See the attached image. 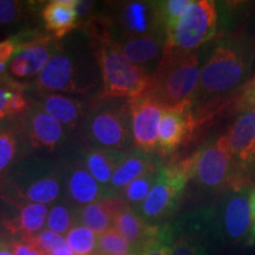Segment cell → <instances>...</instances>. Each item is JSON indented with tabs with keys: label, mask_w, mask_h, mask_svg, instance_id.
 I'll use <instances>...</instances> for the list:
<instances>
[{
	"label": "cell",
	"mask_w": 255,
	"mask_h": 255,
	"mask_svg": "<svg viewBox=\"0 0 255 255\" xmlns=\"http://www.w3.org/2000/svg\"><path fill=\"white\" fill-rule=\"evenodd\" d=\"M254 59L253 40L232 37L220 43L201 68L191 109L225 100L237 92L250 79Z\"/></svg>",
	"instance_id": "obj_1"
},
{
	"label": "cell",
	"mask_w": 255,
	"mask_h": 255,
	"mask_svg": "<svg viewBox=\"0 0 255 255\" xmlns=\"http://www.w3.org/2000/svg\"><path fill=\"white\" fill-rule=\"evenodd\" d=\"M73 215L68 207L64 205H56L49 212L46 226L50 231L57 234H68L71 226H73Z\"/></svg>",
	"instance_id": "obj_34"
},
{
	"label": "cell",
	"mask_w": 255,
	"mask_h": 255,
	"mask_svg": "<svg viewBox=\"0 0 255 255\" xmlns=\"http://www.w3.org/2000/svg\"><path fill=\"white\" fill-rule=\"evenodd\" d=\"M250 203H251V210H252V218H253V220H255V187L251 190Z\"/></svg>",
	"instance_id": "obj_40"
},
{
	"label": "cell",
	"mask_w": 255,
	"mask_h": 255,
	"mask_svg": "<svg viewBox=\"0 0 255 255\" xmlns=\"http://www.w3.org/2000/svg\"><path fill=\"white\" fill-rule=\"evenodd\" d=\"M39 104L41 110L69 129L77 127L84 114V105L81 102L58 94L43 96Z\"/></svg>",
	"instance_id": "obj_25"
},
{
	"label": "cell",
	"mask_w": 255,
	"mask_h": 255,
	"mask_svg": "<svg viewBox=\"0 0 255 255\" xmlns=\"http://www.w3.org/2000/svg\"><path fill=\"white\" fill-rule=\"evenodd\" d=\"M19 51L12 59L9 70L17 78H27L39 75L41 70L59 49L52 34L41 32H23L17 36Z\"/></svg>",
	"instance_id": "obj_11"
},
{
	"label": "cell",
	"mask_w": 255,
	"mask_h": 255,
	"mask_svg": "<svg viewBox=\"0 0 255 255\" xmlns=\"http://www.w3.org/2000/svg\"><path fill=\"white\" fill-rule=\"evenodd\" d=\"M174 240V232L169 226H161L158 234L143 248V255H169Z\"/></svg>",
	"instance_id": "obj_35"
},
{
	"label": "cell",
	"mask_w": 255,
	"mask_h": 255,
	"mask_svg": "<svg viewBox=\"0 0 255 255\" xmlns=\"http://www.w3.org/2000/svg\"><path fill=\"white\" fill-rule=\"evenodd\" d=\"M193 0H167L157 1L158 12L165 27V36L176 28L178 21Z\"/></svg>",
	"instance_id": "obj_30"
},
{
	"label": "cell",
	"mask_w": 255,
	"mask_h": 255,
	"mask_svg": "<svg viewBox=\"0 0 255 255\" xmlns=\"http://www.w3.org/2000/svg\"><path fill=\"white\" fill-rule=\"evenodd\" d=\"M9 190L28 203L47 205L62 193L63 173L53 165L40 161H26L8 174Z\"/></svg>",
	"instance_id": "obj_6"
},
{
	"label": "cell",
	"mask_w": 255,
	"mask_h": 255,
	"mask_svg": "<svg viewBox=\"0 0 255 255\" xmlns=\"http://www.w3.org/2000/svg\"><path fill=\"white\" fill-rule=\"evenodd\" d=\"M36 87L41 92L83 94L88 91L90 85L82 81L77 62H73L72 57L64 52L63 47H59L38 75Z\"/></svg>",
	"instance_id": "obj_13"
},
{
	"label": "cell",
	"mask_w": 255,
	"mask_h": 255,
	"mask_svg": "<svg viewBox=\"0 0 255 255\" xmlns=\"http://www.w3.org/2000/svg\"><path fill=\"white\" fill-rule=\"evenodd\" d=\"M113 227L129 242L135 251H143L148 241L158 234L161 226L150 225L131 208H126L115 216Z\"/></svg>",
	"instance_id": "obj_18"
},
{
	"label": "cell",
	"mask_w": 255,
	"mask_h": 255,
	"mask_svg": "<svg viewBox=\"0 0 255 255\" xmlns=\"http://www.w3.org/2000/svg\"><path fill=\"white\" fill-rule=\"evenodd\" d=\"M128 203L121 197H108L85 207H82L76 214V219L83 226L90 228L97 235L103 234L113 228L115 216L126 208Z\"/></svg>",
	"instance_id": "obj_20"
},
{
	"label": "cell",
	"mask_w": 255,
	"mask_h": 255,
	"mask_svg": "<svg viewBox=\"0 0 255 255\" xmlns=\"http://www.w3.org/2000/svg\"><path fill=\"white\" fill-rule=\"evenodd\" d=\"M226 135L239 187L241 189H253L255 186V108L239 114Z\"/></svg>",
	"instance_id": "obj_10"
},
{
	"label": "cell",
	"mask_w": 255,
	"mask_h": 255,
	"mask_svg": "<svg viewBox=\"0 0 255 255\" xmlns=\"http://www.w3.org/2000/svg\"><path fill=\"white\" fill-rule=\"evenodd\" d=\"M169 255H207V248L197 235L184 233L173 242Z\"/></svg>",
	"instance_id": "obj_33"
},
{
	"label": "cell",
	"mask_w": 255,
	"mask_h": 255,
	"mask_svg": "<svg viewBox=\"0 0 255 255\" xmlns=\"http://www.w3.org/2000/svg\"><path fill=\"white\" fill-rule=\"evenodd\" d=\"M195 131L191 108L167 109L162 116L158 130L157 149L168 155L182 145Z\"/></svg>",
	"instance_id": "obj_15"
},
{
	"label": "cell",
	"mask_w": 255,
	"mask_h": 255,
	"mask_svg": "<svg viewBox=\"0 0 255 255\" xmlns=\"http://www.w3.org/2000/svg\"><path fill=\"white\" fill-rule=\"evenodd\" d=\"M52 255H76V254L73 253V252L71 251V248H70L69 246H65V247L59 248V250H57Z\"/></svg>",
	"instance_id": "obj_41"
},
{
	"label": "cell",
	"mask_w": 255,
	"mask_h": 255,
	"mask_svg": "<svg viewBox=\"0 0 255 255\" xmlns=\"http://www.w3.org/2000/svg\"><path fill=\"white\" fill-rule=\"evenodd\" d=\"M96 45L95 55L103 81L102 100H135L149 94L151 75L146 69L128 59L114 39L98 40Z\"/></svg>",
	"instance_id": "obj_3"
},
{
	"label": "cell",
	"mask_w": 255,
	"mask_h": 255,
	"mask_svg": "<svg viewBox=\"0 0 255 255\" xmlns=\"http://www.w3.org/2000/svg\"><path fill=\"white\" fill-rule=\"evenodd\" d=\"M191 180L209 190L226 191L241 189L229 151L227 135L222 133L194 154Z\"/></svg>",
	"instance_id": "obj_7"
},
{
	"label": "cell",
	"mask_w": 255,
	"mask_h": 255,
	"mask_svg": "<svg viewBox=\"0 0 255 255\" xmlns=\"http://www.w3.org/2000/svg\"><path fill=\"white\" fill-rule=\"evenodd\" d=\"M65 240L76 255H91L97 250L98 235L83 225L70 229Z\"/></svg>",
	"instance_id": "obj_28"
},
{
	"label": "cell",
	"mask_w": 255,
	"mask_h": 255,
	"mask_svg": "<svg viewBox=\"0 0 255 255\" xmlns=\"http://www.w3.org/2000/svg\"><path fill=\"white\" fill-rule=\"evenodd\" d=\"M47 215L49 208L46 205L25 202L19 205V213L15 218L5 221V231L9 235L25 240L41 232V228L46 225Z\"/></svg>",
	"instance_id": "obj_22"
},
{
	"label": "cell",
	"mask_w": 255,
	"mask_h": 255,
	"mask_svg": "<svg viewBox=\"0 0 255 255\" xmlns=\"http://www.w3.org/2000/svg\"><path fill=\"white\" fill-rule=\"evenodd\" d=\"M120 255H143V251H132L126 254H120Z\"/></svg>",
	"instance_id": "obj_43"
},
{
	"label": "cell",
	"mask_w": 255,
	"mask_h": 255,
	"mask_svg": "<svg viewBox=\"0 0 255 255\" xmlns=\"http://www.w3.org/2000/svg\"><path fill=\"white\" fill-rule=\"evenodd\" d=\"M18 138L13 129H0V176L13 164L18 155Z\"/></svg>",
	"instance_id": "obj_31"
},
{
	"label": "cell",
	"mask_w": 255,
	"mask_h": 255,
	"mask_svg": "<svg viewBox=\"0 0 255 255\" xmlns=\"http://www.w3.org/2000/svg\"><path fill=\"white\" fill-rule=\"evenodd\" d=\"M23 241L32 245L43 255H52L59 248L68 246L65 238L63 235L57 234V233L50 231V229H44L38 234L25 239Z\"/></svg>",
	"instance_id": "obj_32"
},
{
	"label": "cell",
	"mask_w": 255,
	"mask_h": 255,
	"mask_svg": "<svg viewBox=\"0 0 255 255\" xmlns=\"http://www.w3.org/2000/svg\"><path fill=\"white\" fill-rule=\"evenodd\" d=\"M254 183H255V173H254Z\"/></svg>",
	"instance_id": "obj_44"
},
{
	"label": "cell",
	"mask_w": 255,
	"mask_h": 255,
	"mask_svg": "<svg viewBox=\"0 0 255 255\" xmlns=\"http://www.w3.org/2000/svg\"><path fill=\"white\" fill-rule=\"evenodd\" d=\"M201 75L199 53L163 51L149 95L165 109L191 108Z\"/></svg>",
	"instance_id": "obj_2"
},
{
	"label": "cell",
	"mask_w": 255,
	"mask_h": 255,
	"mask_svg": "<svg viewBox=\"0 0 255 255\" xmlns=\"http://www.w3.org/2000/svg\"><path fill=\"white\" fill-rule=\"evenodd\" d=\"M132 135L129 105L92 109L83 126V138L92 149L120 150Z\"/></svg>",
	"instance_id": "obj_8"
},
{
	"label": "cell",
	"mask_w": 255,
	"mask_h": 255,
	"mask_svg": "<svg viewBox=\"0 0 255 255\" xmlns=\"http://www.w3.org/2000/svg\"><path fill=\"white\" fill-rule=\"evenodd\" d=\"M135 251L131 245L124 239L114 227L98 235V255H120Z\"/></svg>",
	"instance_id": "obj_29"
},
{
	"label": "cell",
	"mask_w": 255,
	"mask_h": 255,
	"mask_svg": "<svg viewBox=\"0 0 255 255\" xmlns=\"http://www.w3.org/2000/svg\"><path fill=\"white\" fill-rule=\"evenodd\" d=\"M19 51L17 38L14 36L0 41V76L4 75L8 62L13 59Z\"/></svg>",
	"instance_id": "obj_37"
},
{
	"label": "cell",
	"mask_w": 255,
	"mask_h": 255,
	"mask_svg": "<svg viewBox=\"0 0 255 255\" xmlns=\"http://www.w3.org/2000/svg\"><path fill=\"white\" fill-rule=\"evenodd\" d=\"M24 4L14 0H0V25H11L24 15Z\"/></svg>",
	"instance_id": "obj_36"
},
{
	"label": "cell",
	"mask_w": 255,
	"mask_h": 255,
	"mask_svg": "<svg viewBox=\"0 0 255 255\" xmlns=\"http://www.w3.org/2000/svg\"><path fill=\"white\" fill-rule=\"evenodd\" d=\"M0 255H14L9 247V242H6L1 238H0Z\"/></svg>",
	"instance_id": "obj_39"
},
{
	"label": "cell",
	"mask_w": 255,
	"mask_h": 255,
	"mask_svg": "<svg viewBox=\"0 0 255 255\" xmlns=\"http://www.w3.org/2000/svg\"><path fill=\"white\" fill-rule=\"evenodd\" d=\"M24 90V84L8 76H0V122L28 109Z\"/></svg>",
	"instance_id": "obj_26"
},
{
	"label": "cell",
	"mask_w": 255,
	"mask_h": 255,
	"mask_svg": "<svg viewBox=\"0 0 255 255\" xmlns=\"http://www.w3.org/2000/svg\"><path fill=\"white\" fill-rule=\"evenodd\" d=\"M119 49L128 59L136 65L152 63L163 55L165 37L145 36L115 40Z\"/></svg>",
	"instance_id": "obj_24"
},
{
	"label": "cell",
	"mask_w": 255,
	"mask_h": 255,
	"mask_svg": "<svg viewBox=\"0 0 255 255\" xmlns=\"http://www.w3.org/2000/svg\"><path fill=\"white\" fill-rule=\"evenodd\" d=\"M0 188H1V183H0Z\"/></svg>",
	"instance_id": "obj_45"
},
{
	"label": "cell",
	"mask_w": 255,
	"mask_h": 255,
	"mask_svg": "<svg viewBox=\"0 0 255 255\" xmlns=\"http://www.w3.org/2000/svg\"><path fill=\"white\" fill-rule=\"evenodd\" d=\"M126 154L120 150H107V149H90L85 152L84 165L96 181L104 188L108 197V188L116 169L123 161Z\"/></svg>",
	"instance_id": "obj_23"
},
{
	"label": "cell",
	"mask_w": 255,
	"mask_h": 255,
	"mask_svg": "<svg viewBox=\"0 0 255 255\" xmlns=\"http://www.w3.org/2000/svg\"><path fill=\"white\" fill-rule=\"evenodd\" d=\"M63 186L73 205L85 207L108 199L104 188L89 173L83 164H72L63 173Z\"/></svg>",
	"instance_id": "obj_16"
},
{
	"label": "cell",
	"mask_w": 255,
	"mask_h": 255,
	"mask_svg": "<svg viewBox=\"0 0 255 255\" xmlns=\"http://www.w3.org/2000/svg\"><path fill=\"white\" fill-rule=\"evenodd\" d=\"M128 105L131 115L132 138L136 149L150 154L157 149L159 124L167 109L149 94L129 100Z\"/></svg>",
	"instance_id": "obj_12"
},
{
	"label": "cell",
	"mask_w": 255,
	"mask_h": 255,
	"mask_svg": "<svg viewBox=\"0 0 255 255\" xmlns=\"http://www.w3.org/2000/svg\"><path fill=\"white\" fill-rule=\"evenodd\" d=\"M116 25L123 39L133 37H165V27L158 12L157 1H129L120 6Z\"/></svg>",
	"instance_id": "obj_14"
},
{
	"label": "cell",
	"mask_w": 255,
	"mask_h": 255,
	"mask_svg": "<svg viewBox=\"0 0 255 255\" xmlns=\"http://www.w3.org/2000/svg\"><path fill=\"white\" fill-rule=\"evenodd\" d=\"M77 0H53L41 11V18L47 31L56 39H62L78 25Z\"/></svg>",
	"instance_id": "obj_21"
},
{
	"label": "cell",
	"mask_w": 255,
	"mask_h": 255,
	"mask_svg": "<svg viewBox=\"0 0 255 255\" xmlns=\"http://www.w3.org/2000/svg\"><path fill=\"white\" fill-rule=\"evenodd\" d=\"M158 168L157 162L149 152L135 149L129 154H126L110 181L108 188L109 196L116 197V195H120L121 191L133 182L136 178Z\"/></svg>",
	"instance_id": "obj_17"
},
{
	"label": "cell",
	"mask_w": 255,
	"mask_h": 255,
	"mask_svg": "<svg viewBox=\"0 0 255 255\" xmlns=\"http://www.w3.org/2000/svg\"><path fill=\"white\" fill-rule=\"evenodd\" d=\"M218 9L212 0H193L175 30L165 36L163 51L194 53L215 37Z\"/></svg>",
	"instance_id": "obj_5"
},
{
	"label": "cell",
	"mask_w": 255,
	"mask_h": 255,
	"mask_svg": "<svg viewBox=\"0 0 255 255\" xmlns=\"http://www.w3.org/2000/svg\"><path fill=\"white\" fill-rule=\"evenodd\" d=\"M252 189H228L212 210V222L222 241L232 245L248 241L252 227Z\"/></svg>",
	"instance_id": "obj_9"
},
{
	"label": "cell",
	"mask_w": 255,
	"mask_h": 255,
	"mask_svg": "<svg viewBox=\"0 0 255 255\" xmlns=\"http://www.w3.org/2000/svg\"><path fill=\"white\" fill-rule=\"evenodd\" d=\"M247 242H248V244H253V242H255V220H253V222H252L250 238H248Z\"/></svg>",
	"instance_id": "obj_42"
},
{
	"label": "cell",
	"mask_w": 255,
	"mask_h": 255,
	"mask_svg": "<svg viewBox=\"0 0 255 255\" xmlns=\"http://www.w3.org/2000/svg\"><path fill=\"white\" fill-rule=\"evenodd\" d=\"M193 169L194 155L159 167L154 187L142 205L138 206V214L146 222L155 226L174 214L188 182L191 180Z\"/></svg>",
	"instance_id": "obj_4"
},
{
	"label": "cell",
	"mask_w": 255,
	"mask_h": 255,
	"mask_svg": "<svg viewBox=\"0 0 255 255\" xmlns=\"http://www.w3.org/2000/svg\"><path fill=\"white\" fill-rule=\"evenodd\" d=\"M9 247L14 255H43L37 248L23 240L9 242Z\"/></svg>",
	"instance_id": "obj_38"
},
{
	"label": "cell",
	"mask_w": 255,
	"mask_h": 255,
	"mask_svg": "<svg viewBox=\"0 0 255 255\" xmlns=\"http://www.w3.org/2000/svg\"><path fill=\"white\" fill-rule=\"evenodd\" d=\"M158 169L149 171V173L142 175L141 177L136 178L133 182L121 191V199H123L130 206L142 205L143 201L148 197L149 193L154 187L156 178H157Z\"/></svg>",
	"instance_id": "obj_27"
},
{
	"label": "cell",
	"mask_w": 255,
	"mask_h": 255,
	"mask_svg": "<svg viewBox=\"0 0 255 255\" xmlns=\"http://www.w3.org/2000/svg\"><path fill=\"white\" fill-rule=\"evenodd\" d=\"M27 136L33 148L52 151L62 142L64 127L41 109L31 110L27 116Z\"/></svg>",
	"instance_id": "obj_19"
}]
</instances>
